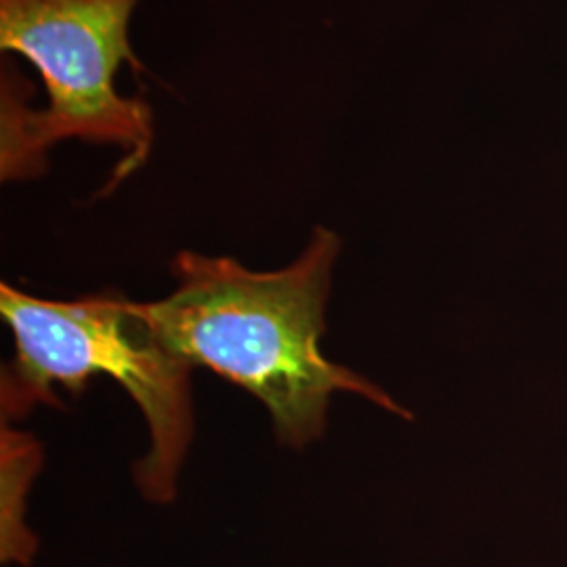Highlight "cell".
<instances>
[{
  "mask_svg": "<svg viewBox=\"0 0 567 567\" xmlns=\"http://www.w3.org/2000/svg\"><path fill=\"white\" fill-rule=\"evenodd\" d=\"M341 246L337 231L316 225L301 255L274 271L182 250L171 261L175 290L137 309L183 362L252 393L286 446L301 450L324 435L334 393H355L412 419L381 386L320 349Z\"/></svg>",
  "mask_w": 567,
  "mask_h": 567,
  "instance_id": "cell-1",
  "label": "cell"
},
{
  "mask_svg": "<svg viewBox=\"0 0 567 567\" xmlns=\"http://www.w3.org/2000/svg\"><path fill=\"white\" fill-rule=\"evenodd\" d=\"M143 0H0V53L30 63L34 84L13 61L0 68V179H39L51 152L68 142L114 147L118 158L100 196L150 161L156 114L143 97L118 89L124 65L145 72L133 47Z\"/></svg>",
  "mask_w": 567,
  "mask_h": 567,
  "instance_id": "cell-2",
  "label": "cell"
},
{
  "mask_svg": "<svg viewBox=\"0 0 567 567\" xmlns=\"http://www.w3.org/2000/svg\"><path fill=\"white\" fill-rule=\"evenodd\" d=\"M0 311L16 339V358L0 377L2 421H21L37 405L60 408L55 385L76 395L91 377H112L150 431L137 487L154 503H171L194 440L192 365L166 349L137 303L116 292L47 301L0 284Z\"/></svg>",
  "mask_w": 567,
  "mask_h": 567,
  "instance_id": "cell-3",
  "label": "cell"
},
{
  "mask_svg": "<svg viewBox=\"0 0 567 567\" xmlns=\"http://www.w3.org/2000/svg\"><path fill=\"white\" fill-rule=\"evenodd\" d=\"M41 463V446L34 437L2 425V561L25 566L34 555L37 538L23 524V507Z\"/></svg>",
  "mask_w": 567,
  "mask_h": 567,
  "instance_id": "cell-4",
  "label": "cell"
}]
</instances>
